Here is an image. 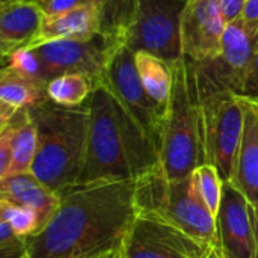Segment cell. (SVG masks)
Segmentation results:
<instances>
[{
    "label": "cell",
    "mask_w": 258,
    "mask_h": 258,
    "mask_svg": "<svg viewBox=\"0 0 258 258\" xmlns=\"http://www.w3.org/2000/svg\"><path fill=\"white\" fill-rule=\"evenodd\" d=\"M33 2H39V0H33Z\"/></svg>",
    "instance_id": "obj_40"
},
{
    "label": "cell",
    "mask_w": 258,
    "mask_h": 258,
    "mask_svg": "<svg viewBox=\"0 0 258 258\" xmlns=\"http://www.w3.org/2000/svg\"><path fill=\"white\" fill-rule=\"evenodd\" d=\"M203 258H222V257H221V254H219L218 248H210Z\"/></svg>",
    "instance_id": "obj_34"
},
{
    "label": "cell",
    "mask_w": 258,
    "mask_h": 258,
    "mask_svg": "<svg viewBox=\"0 0 258 258\" xmlns=\"http://www.w3.org/2000/svg\"><path fill=\"white\" fill-rule=\"evenodd\" d=\"M26 255L23 240H17L5 248H0V258H23Z\"/></svg>",
    "instance_id": "obj_30"
},
{
    "label": "cell",
    "mask_w": 258,
    "mask_h": 258,
    "mask_svg": "<svg viewBox=\"0 0 258 258\" xmlns=\"http://www.w3.org/2000/svg\"><path fill=\"white\" fill-rule=\"evenodd\" d=\"M243 95L258 100V42L255 51H254V56H252V62H251L248 76H246Z\"/></svg>",
    "instance_id": "obj_27"
},
{
    "label": "cell",
    "mask_w": 258,
    "mask_h": 258,
    "mask_svg": "<svg viewBox=\"0 0 258 258\" xmlns=\"http://www.w3.org/2000/svg\"><path fill=\"white\" fill-rule=\"evenodd\" d=\"M112 258H125V255H124V251H122V246L112 255Z\"/></svg>",
    "instance_id": "obj_36"
},
{
    "label": "cell",
    "mask_w": 258,
    "mask_h": 258,
    "mask_svg": "<svg viewBox=\"0 0 258 258\" xmlns=\"http://www.w3.org/2000/svg\"><path fill=\"white\" fill-rule=\"evenodd\" d=\"M113 254H115V252H113ZM113 254H112V255H113ZM112 255H107V257H103V258H112Z\"/></svg>",
    "instance_id": "obj_38"
},
{
    "label": "cell",
    "mask_w": 258,
    "mask_h": 258,
    "mask_svg": "<svg viewBox=\"0 0 258 258\" xmlns=\"http://www.w3.org/2000/svg\"><path fill=\"white\" fill-rule=\"evenodd\" d=\"M94 88L95 83L88 76L68 73L51 79L45 89L48 101L63 107H77L88 101Z\"/></svg>",
    "instance_id": "obj_22"
},
{
    "label": "cell",
    "mask_w": 258,
    "mask_h": 258,
    "mask_svg": "<svg viewBox=\"0 0 258 258\" xmlns=\"http://www.w3.org/2000/svg\"><path fill=\"white\" fill-rule=\"evenodd\" d=\"M216 233L222 258H257L254 207L230 181L222 184Z\"/></svg>",
    "instance_id": "obj_12"
},
{
    "label": "cell",
    "mask_w": 258,
    "mask_h": 258,
    "mask_svg": "<svg viewBox=\"0 0 258 258\" xmlns=\"http://www.w3.org/2000/svg\"><path fill=\"white\" fill-rule=\"evenodd\" d=\"M190 177L200 200L216 219L221 207L222 184H224L218 169L210 163H203L192 172Z\"/></svg>",
    "instance_id": "obj_23"
},
{
    "label": "cell",
    "mask_w": 258,
    "mask_h": 258,
    "mask_svg": "<svg viewBox=\"0 0 258 258\" xmlns=\"http://www.w3.org/2000/svg\"><path fill=\"white\" fill-rule=\"evenodd\" d=\"M98 33V9L91 5H82L57 15H44L38 35L27 47L33 48L56 39H92Z\"/></svg>",
    "instance_id": "obj_17"
},
{
    "label": "cell",
    "mask_w": 258,
    "mask_h": 258,
    "mask_svg": "<svg viewBox=\"0 0 258 258\" xmlns=\"http://www.w3.org/2000/svg\"><path fill=\"white\" fill-rule=\"evenodd\" d=\"M209 249L169 225L141 216L122 243L125 258H203Z\"/></svg>",
    "instance_id": "obj_13"
},
{
    "label": "cell",
    "mask_w": 258,
    "mask_h": 258,
    "mask_svg": "<svg viewBox=\"0 0 258 258\" xmlns=\"http://www.w3.org/2000/svg\"><path fill=\"white\" fill-rule=\"evenodd\" d=\"M47 85L26 77L8 67L0 68V101L14 109H32L45 101Z\"/></svg>",
    "instance_id": "obj_19"
},
{
    "label": "cell",
    "mask_w": 258,
    "mask_h": 258,
    "mask_svg": "<svg viewBox=\"0 0 258 258\" xmlns=\"http://www.w3.org/2000/svg\"><path fill=\"white\" fill-rule=\"evenodd\" d=\"M171 71L172 86L162 122L159 157L166 178L177 180L192 175L207 162L192 62L181 56L171 63Z\"/></svg>",
    "instance_id": "obj_4"
},
{
    "label": "cell",
    "mask_w": 258,
    "mask_h": 258,
    "mask_svg": "<svg viewBox=\"0 0 258 258\" xmlns=\"http://www.w3.org/2000/svg\"><path fill=\"white\" fill-rule=\"evenodd\" d=\"M139 0H101L98 6L100 36L106 47L113 50L127 45V36L133 26Z\"/></svg>",
    "instance_id": "obj_18"
},
{
    "label": "cell",
    "mask_w": 258,
    "mask_h": 258,
    "mask_svg": "<svg viewBox=\"0 0 258 258\" xmlns=\"http://www.w3.org/2000/svg\"><path fill=\"white\" fill-rule=\"evenodd\" d=\"M195 92L203 119L206 162L213 165L221 180L227 183L233 177L242 139V107L237 101V95L230 91L206 89L195 85Z\"/></svg>",
    "instance_id": "obj_6"
},
{
    "label": "cell",
    "mask_w": 258,
    "mask_h": 258,
    "mask_svg": "<svg viewBox=\"0 0 258 258\" xmlns=\"http://www.w3.org/2000/svg\"><path fill=\"white\" fill-rule=\"evenodd\" d=\"M258 42V30L249 27L240 17L227 24L219 54L194 65L198 88L230 91L243 95L246 76Z\"/></svg>",
    "instance_id": "obj_8"
},
{
    "label": "cell",
    "mask_w": 258,
    "mask_h": 258,
    "mask_svg": "<svg viewBox=\"0 0 258 258\" xmlns=\"http://www.w3.org/2000/svg\"><path fill=\"white\" fill-rule=\"evenodd\" d=\"M17 240H21L17 237V234L14 233L12 227L8 222H2L0 224V248H5Z\"/></svg>",
    "instance_id": "obj_31"
},
{
    "label": "cell",
    "mask_w": 258,
    "mask_h": 258,
    "mask_svg": "<svg viewBox=\"0 0 258 258\" xmlns=\"http://www.w3.org/2000/svg\"><path fill=\"white\" fill-rule=\"evenodd\" d=\"M0 203L35 212L42 228L54 213L59 197L30 172H26L0 178Z\"/></svg>",
    "instance_id": "obj_15"
},
{
    "label": "cell",
    "mask_w": 258,
    "mask_h": 258,
    "mask_svg": "<svg viewBox=\"0 0 258 258\" xmlns=\"http://www.w3.org/2000/svg\"><path fill=\"white\" fill-rule=\"evenodd\" d=\"M9 70H14L26 77H30V79H35L38 82H44L42 79V70H41V63L35 54V51L32 48H29L27 45L24 47H20L17 50H14L8 60H6V65ZM47 85V83H45Z\"/></svg>",
    "instance_id": "obj_24"
},
{
    "label": "cell",
    "mask_w": 258,
    "mask_h": 258,
    "mask_svg": "<svg viewBox=\"0 0 258 258\" xmlns=\"http://www.w3.org/2000/svg\"><path fill=\"white\" fill-rule=\"evenodd\" d=\"M15 113H17V109H14V107H11V106L0 101V127H5L14 118Z\"/></svg>",
    "instance_id": "obj_32"
},
{
    "label": "cell",
    "mask_w": 258,
    "mask_h": 258,
    "mask_svg": "<svg viewBox=\"0 0 258 258\" xmlns=\"http://www.w3.org/2000/svg\"><path fill=\"white\" fill-rule=\"evenodd\" d=\"M181 0H139L133 26L127 36V47L147 51L166 60L169 65L181 57L180 15Z\"/></svg>",
    "instance_id": "obj_9"
},
{
    "label": "cell",
    "mask_w": 258,
    "mask_h": 258,
    "mask_svg": "<svg viewBox=\"0 0 258 258\" xmlns=\"http://www.w3.org/2000/svg\"><path fill=\"white\" fill-rule=\"evenodd\" d=\"M227 24L219 0H186L180 15L181 56L192 63L215 59Z\"/></svg>",
    "instance_id": "obj_11"
},
{
    "label": "cell",
    "mask_w": 258,
    "mask_h": 258,
    "mask_svg": "<svg viewBox=\"0 0 258 258\" xmlns=\"http://www.w3.org/2000/svg\"><path fill=\"white\" fill-rule=\"evenodd\" d=\"M136 180L77 184L48 222L23 239L30 258H103L116 252L136 218Z\"/></svg>",
    "instance_id": "obj_1"
},
{
    "label": "cell",
    "mask_w": 258,
    "mask_h": 258,
    "mask_svg": "<svg viewBox=\"0 0 258 258\" xmlns=\"http://www.w3.org/2000/svg\"><path fill=\"white\" fill-rule=\"evenodd\" d=\"M36 150H38L36 127L29 115V110L20 109L18 125L12 142V160L6 177L30 172L32 163L36 156Z\"/></svg>",
    "instance_id": "obj_21"
},
{
    "label": "cell",
    "mask_w": 258,
    "mask_h": 258,
    "mask_svg": "<svg viewBox=\"0 0 258 258\" xmlns=\"http://www.w3.org/2000/svg\"><path fill=\"white\" fill-rule=\"evenodd\" d=\"M86 106V151L77 184L138 180L160 166L156 145L104 86L94 88Z\"/></svg>",
    "instance_id": "obj_2"
},
{
    "label": "cell",
    "mask_w": 258,
    "mask_h": 258,
    "mask_svg": "<svg viewBox=\"0 0 258 258\" xmlns=\"http://www.w3.org/2000/svg\"><path fill=\"white\" fill-rule=\"evenodd\" d=\"M85 2H86L88 5H91V6H95V8L98 9V6H100V2H101V0H85Z\"/></svg>",
    "instance_id": "obj_37"
},
{
    "label": "cell",
    "mask_w": 258,
    "mask_h": 258,
    "mask_svg": "<svg viewBox=\"0 0 258 258\" xmlns=\"http://www.w3.org/2000/svg\"><path fill=\"white\" fill-rule=\"evenodd\" d=\"M32 50L41 63L45 83L62 74L79 73L92 79L95 86L101 82L110 53L100 35L92 39L48 41Z\"/></svg>",
    "instance_id": "obj_10"
},
{
    "label": "cell",
    "mask_w": 258,
    "mask_h": 258,
    "mask_svg": "<svg viewBox=\"0 0 258 258\" xmlns=\"http://www.w3.org/2000/svg\"><path fill=\"white\" fill-rule=\"evenodd\" d=\"M27 110L38 135V150L30 174L60 197L77 186L83 168L88 106L85 103L77 107H63L45 101Z\"/></svg>",
    "instance_id": "obj_3"
},
{
    "label": "cell",
    "mask_w": 258,
    "mask_h": 258,
    "mask_svg": "<svg viewBox=\"0 0 258 258\" xmlns=\"http://www.w3.org/2000/svg\"><path fill=\"white\" fill-rule=\"evenodd\" d=\"M98 85L110 92L159 151L165 109L159 107L145 92L135 65V53L125 44L110 50Z\"/></svg>",
    "instance_id": "obj_7"
},
{
    "label": "cell",
    "mask_w": 258,
    "mask_h": 258,
    "mask_svg": "<svg viewBox=\"0 0 258 258\" xmlns=\"http://www.w3.org/2000/svg\"><path fill=\"white\" fill-rule=\"evenodd\" d=\"M135 207L136 216L169 225L207 248H218L216 219L200 200L190 175L169 180L159 166L139 177Z\"/></svg>",
    "instance_id": "obj_5"
},
{
    "label": "cell",
    "mask_w": 258,
    "mask_h": 258,
    "mask_svg": "<svg viewBox=\"0 0 258 258\" xmlns=\"http://www.w3.org/2000/svg\"><path fill=\"white\" fill-rule=\"evenodd\" d=\"M11 53H12V51H11L9 48H6V47L0 42V68H3V67L6 65V60H8V57H9Z\"/></svg>",
    "instance_id": "obj_33"
},
{
    "label": "cell",
    "mask_w": 258,
    "mask_h": 258,
    "mask_svg": "<svg viewBox=\"0 0 258 258\" xmlns=\"http://www.w3.org/2000/svg\"><path fill=\"white\" fill-rule=\"evenodd\" d=\"M243 112V130L230 183L258 207V100L237 95Z\"/></svg>",
    "instance_id": "obj_14"
},
{
    "label": "cell",
    "mask_w": 258,
    "mask_h": 258,
    "mask_svg": "<svg viewBox=\"0 0 258 258\" xmlns=\"http://www.w3.org/2000/svg\"><path fill=\"white\" fill-rule=\"evenodd\" d=\"M254 221H255V236H257V258H258V207L254 209Z\"/></svg>",
    "instance_id": "obj_35"
},
{
    "label": "cell",
    "mask_w": 258,
    "mask_h": 258,
    "mask_svg": "<svg viewBox=\"0 0 258 258\" xmlns=\"http://www.w3.org/2000/svg\"><path fill=\"white\" fill-rule=\"evenodd\" d=\"M2 128H3V127H0V130H2Z\"/></svg>",
    "instance_id": "obj_41"
},
{
    "label": "cell",
    "mask_w": 258,
    "mask_h": 258,
    "mask_svg": "<svg viewBox=\"0 0 258 258\" xmlns=\"http://www.w3.org/2000/svg\"><path fill=\"white\" fill-rule=\"evenodd\" d=\"M44 12L33 0H0V42L11 51L29 45L41 29Z\"/></svg>",
    "instance_id": "obj_16"
},
{
    "label": "cell",
    "mask_w": 258,
    "mask_h": 258,
    "mask_svg": "<svg viewBox=\"0 0 258 258\" xmlns=\"http://www.w3.org/2000/svg\"><path fill=\"white\" fill-rule=\"evenodd\" d=\"M240 18L252 29L258 30V0H246Z\"/></svg>",
    "instance_id": "obj_29"
},
{
    "label": "cell",
    "mask_w": 258,
    "mask_h": 258,
    "mask_svg": "<svg viewBox=\"0 0 258 258\" xmlns=\"http://www.w3.org/2000/svg\"><path fill=\"white\" fill-rule=\"evenodd\" d=\"M44 15H57L74 9L82 5H88L85 0H39L38 2Z\"/></svg>",
    "instance_id": "obj_26"
},
{
    "label": "cell",
    "mask_w": 258,
    "mask_h": 258,
    "mask_svg": "<svg viewBox=\"0 0 258 258\" xmlns=\"http://www.w3.org/2000/svg\"><path fill=\"white\" fill-rule=\"evenodd\" d=\"M135 65L148 97L159 107L166 109L172 86L171 65L162 57L147 51L135 53Z\"/></svg>",
    "instance_id": "obj_20"
},
{
    "label": "cell",
    "mask_w": 258,
    "mask_h": 258,
    "mask_svg": "<svg viewBox=\"0 0 258 258\" xmlns=\"http://www.w3.org/2000/svg\"><path fill=\"white\" fill-rule=\"evenodd\" d=\"M18 118H20V110L14 115V118L0 130V178L6 177L11 160H12V142L14 136L17 132L18 125Z\"/></svg>",
    "instance_id": "obj_25"
},
{
    "label": "cell",
    "mask_w": 258,
    "mask_h": 258,
    "mask_svg": "<svg viewBox=\"0 0 258 258\" xmlns=\"http://www.w3.org/2000/svg\"><path fill=\"white\" fill-rule=\"evenodd\" d=\"M23 258H30V257H27V255H24V257H23Z\"/></svg>",
    "instance_id": "obj_39"
},
{
    "label": "cell",
    "mask_w": 258,
    "mask_h": 258,
    "mask_svg": "<svg viewBox=\"0 0 258 258\" xmlns=\"http://www.w3.org/2000/svg\"><path fill=\"white\" fill-rule=\"evenodd\" d=\"M245 2L246 0H219L227 23L234 21V20H237L240 17Z\"/></svg>",
    "instance_id": "obj_28"
}]
</instances>
